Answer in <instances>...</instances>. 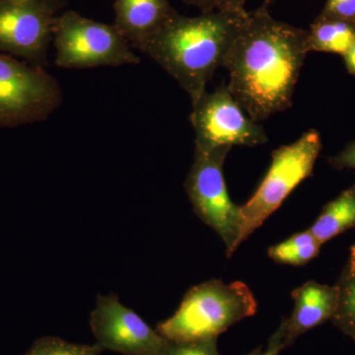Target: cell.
<instances>
[{"label": "cell", "instance_id": "cell-11", "mask_svg": "<svg viewBox=\"0 0 355 355\" xmlns=\"http://www.w3.org/2000/svg\"><path fill=\"white\" fill-rule=\"evenodd\" d=\"M295 306L286 321V345L335 316L340 301L338 286H328L310 280L291 293Z\"/></svg>", "mask_w": 355, "mask_h": 355}, {"label": "cell", "instance_id": "cell-25", "mask_svg": "<svg viewBox=\"0 0 355 355\" xmlns=\"http://www.w3.org/2000/svg\"><path fill=\"white\" fill-rule=\"evenodd\" d=\"M272 0H266L265 3L268 4V6H270V3H272Z\"/></svg>", "mask_w": 355, "mask_h": 355}, {"label": "cell", "instance_id": "cell-10", "mask_svg": "<svg viewBox=\"0 0 355 355\" xmlns=\"http://www.w3.org/2000/svg\"><path fill=\"white\" fill-rule=\"evenodd\" d=\"M90 327L96 345L123 355H170L172 343L153 330L114 293L98 295Z\"/></svg>", "mask_w": 355, "mask_h": 355}, {"label": "cell", "instance_id": "cell-4", "mask_svg": "<svg viewBox=\"0 0 355 355\" xmlns=\"http://www.w3.org/2000/svg\"><path fill=\"white\" fill-rule=\"evenodd\" d=\"M55 65L64 69H88L137 65L139 57L114 25L84 17L76 11L58 14L53 29Z\"/></svg>", "mask_w": 355, "mask_h": 355}, {"label": "cell", "instance_id": "cell-18", "mask_svg": "<svg viewBox=\"0 0 355 355\" xmlns=\"http://www.w3.org/2000/svg\"><path fill=\"white\" fill-rule=\"evenodd\" d=\"M188 6L200 9V13L225 12L232 14H246L245 8L247 0H182Z\"/></svg>", "mask_w": 355, "mask_h": 355}, {"label": "cell", "instance_id": "cell-22", "mask_svg": "<svg viewBox=\"0 0 355 355\" xmlns=\"http://www.w3.org/2000/svg\"><path fill=\"white\" fill-rule=\"evenodd\" d=\"M286 349V321L282 320L277 330L272 334L268 340V349L263 355H279L282 349Z\"/></svg>", "mask_w": 355, "mask_h": 355}, {"label": "cell", "instance_id": "cell-15", "mask_svg": "<svg viewBox=\"0 0 355 355\" xmlns=\"http://www.w3.org/2000/svg\"><path fill=\"white\" fill-rule=\"evenodd\" d=\"M336 286L340 292V301L331 321L355 340V245L350 248L349 259Z\"/></svg>", "mask_w": 355, "mask_h": 355}, {"label": "cell", "instance_id": "cell-13", "mask_svg": "<svg viewBox=\"0 0 355 355\" xmlns=\"http://www.w3.org/2000/svg\"><path fill=\"white\" fill-rule=\"evenodd\" d=\"M354 227L355 190L352 187L327 203L317 220L308 230L323 245Z\"/></svg>", "mask_w": 355, "mask_h": 355}, {"label": "cell", "instance_id": "cell-17", "mask_svg": "<svg viewBox=\"0 0 355 355\" xmlns=\"http://www.w3.org/2000/svg\"><path fill=\"white\" fill-rule=\"evenodd\" d=\"M97 345H78L57 338L44 336L36 340L24 355H101Z\"/></svg>", "mask_w": 355, "mask_h": 355}, {"label": "cell", "instance_id": "cell-16", "mask_svg": "<svg viewBox=\"0 0 355 355\" xmlns=\"http://www.w3.org/2000/svg\"><path fill=\"white\" fill-rule=\"evenodd\" d=\"M322 244L309 230L291 236L286 241L268 249V254L282 265L304 266L319 254Z\"/></svg>", "mask_w": 355, "mask_h": 355}, {"label": "cell", "instance_id": "cell-19", "mask_svg": "<svg viewBox=\"0 0 355 355\" xmlns=\"http://www.w3.org/2000/svg\"><path fill=\"white\" fill-rule=\"evenodd\" d=\"M170 355H219L217 338L172 343Z\"/></svg>", "mask_w": 355, "mask_h": 355}, {"label": "cell", "instance_id": "cell-3", "mask_svg": "<svg viewBox=\"0 0 355 355\" xmlns=\"http://www.w3.org/2000/svg\"><path fill=\"white\" fill-rule=\"evenodd\" d=\"M257 309L253 292L244 282L211 279L187 292L174 315L158 324L156 331L172 343L217 338L254 316Z\"/></svg>", "mask_w": 355, "mask_h": 355}, {"label": "cell", "instance_id": "cell-6", "mask_svg": "<svg viewBox=\"0 0 355 355\" xmlns=\"http://www.w3.org/2000/svg\"><path fill=\"white\" fill-rule=\"evenodd\" d=\"M322 140L316 130L303 133L295 141L275 149L272 163L252 198L241 205L242 243L263 225L298 184L312 175Z\"/></svg>", "mask_w": 355, "mask_h": 355}, {"label": "cell", "instance_id": "cell-12", "mask_svg": "<svg viewBox=\"0 0 355 355\" xmlns=\"http://www.w3.org/2000/svg\"><path fill=\"white\" fill-rule=\"evenodd\" d=\"M114 27L137 51L177 12L170 0H114Z\"/></svg>", "mask_w": 355, "mask_h": 355}, {"label": "cell", "instance_id": "cell-24", "mask_svg": "<svg viewBox=\"0 0 355 355\" xmlns=\"http://www.w3.org/2000/svg\"><path fill=\"white\" fill-rule=\"evenodd\" d=\"M263 352H265V350L263 349V347H260L245 355H263Z\"/></svg>", "mask_w": 355, "mask_h": 355}, {"label": "cell", "instance_id": "cell-1", "mask_svg": "<svg viewBox=\"0 0 355 355\" xmlns=\"http://www.w3.org/2000/svg\"><path fill=\"white\" fill-rule=\"evenodd\" d=\"M263 3L243 20L223 67L227 87L256 123L291 108L308 53V32L275 19Z\"/></svg>", "mask_w": 355, "mask_h": 355}, {"label": "cell", "instance_id": "cell-20", "mask_svg": "<svg viewBox=\"0 0 355 355\" xmlns=\"http://www.w3.org/2000/svg\"><path fill=\"white\" fill-rule=\"evenodd\" d=\"M320 15L355 26V0H327Z\"/></svg>", "mask_w": 355, "mask_h": 355}, {"label": "cell", "instance_id": "cell-21", "mask_svg": "<svg viewBox=\"0 0 355 355\" xmlns=\"http://www.w3.org/2000/svg\"><path fill=\"white\" fill-rule=\"evenodd\" d=\"M329 162L336 169H355V141L347 144L338 155L329 159Z\"/></svg>", "mask_w": 355, "mask_h": 355}, {"label": "cell", "instance_id": "cell-14", "mask_svg": "<svg viewBox=\"0 0 355 355\" xmlns=\"http://www.w3.org/2000/svg\"><path fill=\"white\" fill-rule=\"evenodd\" d=\"M308 32L309 51L343 55L355 39V26L343 21L319 15Z\"/></svg>", "mask_w": 355, "mask_h": 355}, {"label": "cell", "instance_id": "cell-5", "mask_svg": "<svg viewBox=\"0 0 355 355\" xmlns=\"http://www.w3.org/2000/svg\"><path fill=\"white\" fill-rule=\"evenodd\" d=\"M231 149H195V160L184 182L193 211L221 238L228 258L242 244L244 227L241 207L231 200L224 180L223 165Z\"/></svg>", "mask_w": 355, "mask_h": 355}, {"label": "cell", "instance_id": "cell-2", "mask_svg": "<svg viewBox=\"0 0 355 355\" xmlns=\"http://www.w3.org/2000/svg\"><path fill=\"white\" fill-rule=\"evenodd\" d=\"M247 14L217 11L188 17L177 11L139 51L167 71L193 104L207 92L214 72L223 67Z\"/></svg>", "mask_w": 355, "mask_h": 355}, {"label": "cell", "instance_id": "cell-9", "mask_svg": "<svg viewBox=\"0 0 355 355\" xmlns=\"http://www.w3.org/2000/svg\"><path fill=\"white\" fill-rule=\"evenodd\" d=\"M191 106L190 121L195 130V149L254 147L268 142L263 128L248 116L227 85H222L212 92L207 91Z\"/></svg>", "mask_w": 355, "mask_h": 355}, {"label": "cell", "instance_id": "cell-23", "mask_svg": "<svg viewBox=\"0 0 355 355\" xmlns=\"http://www.w3.org/2000/svg\"><path fill=\"white\" fill-rule=\"evenodd\" d=\"M343 57L345 58L347 71L355 76V39L354 43H352L349 50H347V53H345Z\"/></svg>", "mask_w": 355, "mask_h": 355}, {"label": "cell", "instance_id": "cell-7", "mask_svg": "<svg viewBox=\"0 0 355 355\" xmlns=\"http://www.w3.org/2000/svg\"><path fill=\"white\" fill-rule=\"evenodd\" d=\"M62 103L60 84L44 67L0 53V128L46 120Z\"/></svg>", "mask_w": 355, "mask_h": 355}, {"label": "cell", "instance_id": "cell-26", "mask_svg": "<svg viewBox=\"0 0 355 355\" xmlns=\"http://www.w3.org/2000/svg\"><path fill=\"white\" fill-rule=\"evenodd\" d=\"M352 188H354L355 190V184H354V186H352Z\"/></svg>", "mask_w": 355, "mask_h": 355}, {"label": "cell", "instance_id": "cell-8", "mask_svg": "<svg viewBox=\"0 0 355 355\" xmlns=\"http://www.w3.org/2000/svg\"><path fill=\"white\" fill-rule=\"evenodd\" d=\"M65 6V0H0V53L44 69Z\"/></svg>", "mask_w": 355, "mask_h": 355}]
</instances>
